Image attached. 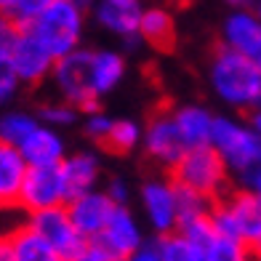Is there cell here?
<instances>
[{
	"label": "cell",
	"instance_id": "32",
	"mask_svg": "<svg viewBox=\"0 0 261 261\" xmlns=\"http://www.w3.org/2000/svg\"><path fill=\"white\" fill-rule=\"evenodd\" d=\"M245 181H248V187H251L253 192L261 195V163L256 165L253 171H248V173H245Z\"/></svg>",
	"mask_w": 261,
	"mask_h": 261
},
{
	"label": "cell",
	"instance_id": "14",
	"mask_svg": "<svg viewBox=\"0 0 261 261\" xmlns=\"http://www.w3.org/2000/svg\"><path fill=\"white\" fill-rule=\"evenodd\" d=\"M30 165H59L64 160V141L51 125L38 123L19 144Z\"/></svg>",
	"mask_w": 261,
	"mask_h": 261
},
{
	"label": "cell",
	"instance_id": "25",
	"mask_svg": "<svg viewBox=\"0 0 261 261\" xmlns=\"http://www.w3.org/2000/svg\"><path fill=\"white\" fill-rule=\"evenodd\" d=\"M160 245V261H195V251L187 243V237L179 232H163L158 237Z\"/></svg>",
	"mask_w": 261,
	"mask_h": 261
},
{
	"label": "cell",
	"instance_id": "22",
	"mask_svg": "<svg viewBox=\"0 0 261 261\" xmlns=\"http://www.w3.org/2000/svg\"><path fill=\"white\" fill-rule=\"evenodd\" d=\"M91 75H93V88H96L99 96L107 93V91H112L117 83L123 80V75H125L123 56L115 54V51H96V54H93Z\"/></svg>",
	"mask_w": 261,
	"mask_h": 261
},
{
	"label": "cell",
	"instance_id": "23",
	"mask_svg": "<svg viewBox=\"0 0 261 261\" xmlns=\"http://www.w3.org/2000/svg\"><path fill=\"white\" fill-rule=\"evenodd\" d=\"M139 139H141V128L134 120H112L110 134L99 141V147H104L112 155H128L139 144Z\"/></svg>",
	"mask_w": 261,
	"mask_h": 261
},
{
	"label": "cell",
	"instance_id": "8",
	"mask_svg": "<svg viewBox=\"0 0 261 261\" xmlns=\"http://www.w3.org/2000/svg\"><path fill=\"white\" fill-rule=\"evenodd\" d=\"M11 67L16 69V75L21 80V86H38L54 72L56 56L45 48V43L24 27L19 32V38L14 40V48L8 54Z\"/></svg>",
	"mask_w": 261,
	"mask_h": 261
},
{
	"label": "cell",
	"instance_id": "2",
	"mask_svg": "<svg viewBox=\"0 0 261 261\" xmlns=\"http://www.w3.org/2000/svg\"><path fill=\"white\" fill-rule=\"evenodd\" d=\"M229 165L224 163L221 152L208 141V144L189 147L179 163L171 168V179L192 187L195 192L208 197L211 203L229 192Z\"/></svg>",
	"mask_w": 261,
	"mask_h": 261
},
{
	"label": "cell",
	"instance_id": "15",
	"mask_svg": "<svg viewBox=\"0 0 261 261\" xmlns=\"http://www.w3.org/2000/svg\"><path fill=\"white\" fill-rule=\"evenodd\" d=\"M62 168V179H64V192L67 200H72L83 192L96 187L99 179V160L91 152H75V155H64V160L59 163Z\"/></svg>",
	"mask_w": 261,
	"mask_h": 261
},
{
	"label": "cell",
	"instance_id": "28",
	"mask_svg": "<svg viewBox=\"0 0 261 261\" xmlns=\"http://www.w3.org/2000/svg\"><path fill=\"white\" fill-rule=\"evenodd\" d=\"M21 86V80L16 75V69L11 67L8 56H0V104H6L16 96V91Z\"/></svg>",
	"mask_w": 261,
	"mask_h": 261
},
{
	"label": "cell",
	"instance_id": "38",
	"mask_svg": "<svg viewBox=\"0 0 261 261\" xmlns=\"http://www.w3.org/2000/svg\"><path fill=\"white\" fill-rule=\"evenodd\" d=\"M6 205V200H3V195H0V208H3Z\"/></svg>",
	"mask_w": 261,
	"mask_h": 261
},
{
	"label": "cell",
	"instance_id": "34",
	"mask_svg": "<svg viewBox=\"0 0 261 261\" xmlns=\"http://www.w3.org/2000/svg\"><path fill=\"white\" fill-rule=\"evenodd\" d=\"M248 120H251V128H253L256 134L261 136V104L256 107V110H251V112H248Z\"/></svg>",
	"mask_w": 261,
	"mask_h": 261
},
{
	"label": "cell",
	"instance_id": "5",
	"mask_svg": "<svg viewBox=\"0 0 261 261\" xmlns=\"http://www.w3.org/2000/svg\"><path fill=\"white\" fill-rule=\"evenodd\" d=\"M211 144L221 152L224 163L237 173H248L261 163V136L251 125L234 123L229 117H213Z\"/></svg>",
	"mask_w": 261,
	"mask_h": 261
},
{
	"label": "cell",
	"instance_id": "20",
	"mask_svg": "<svg viewBox=\"0 0 261 261\" xmlns=\"http://www.w3.org/2000/svg\"><path fill=\"white\" fill-rule=\"evenodd\" d=\"M11 251H14V261H59L56 251L48 245V240L35 232L30 224L19 227L16 232H11Z\"/></svg>",
	"mask_w": 261,
	"mask_h": 261
},
{
	"label": "cell",
	"instance_id": "24",
	"mask_svg": "<svg viewBox=\"0 0 261 261\" xmlns=\"http://www.w3.org/2000/svg\"><path fill=\"white\" fill-rule=\"evenodd\" d=\"M38 123H40V117H32L27 112H8L0 117V141H8V144L19 147Z\"/></svg>",
	"mask_w": 261,
	"mask_h": 261
},
{
	"label": "cell",
	"instance_id": "40",
	"mask_svg": "<svg viewBox=\"0 0 261 261\" xmlns=\"http://www.w3.org/2000/svg\"><path fill=\"white\" fill-rule=\"evenodd\" d=\"M256 62H258V67H261V54H258V59H256Z\"/></svg>",
	"mask_w": 261,
	"mask_h": 261
},
{
	"label": "cell",
	"instance_id": "1",
	"mask_svg": "<svg viewBox=\"0 0 261 261\" xmlns=\"http://www.w3.org/2000/svg\"><path fill=\"white\" fill-rule=\"evenodd\" d=\"M211 83L216 93L237 110L251 112L261 104V67L256 59L221 43L211 62Z\"/></svg>",
	"mask_w": 261,
	"mask_h": 261
},
{
	"label": "cell",
	"instance_id": "3",
	"mask_svg": "<svg viewBox=\"0 0 261 261\" xmlns=\"http://www.w3.org/2000/svg\"><path fill=\"white\" fill-rule=\"evenodd\" d=\"M56 59L77 48L83 35V0H48L38 19L27 27Z\"/></svg>",
	"mask_w": 261,
	"mask_h": 261
},
{
	"label": "cell",
	"instance_id": "18",
	"mask_svg": "<svg viewBox=\"0 0 261 261\" xmlns=\"http://www.w3.org/2000/svg\"><path fill=\"white\" fill-rule=\"evenodd\" d=\"M139 35L152 45V48H158L163 54H171L173 45H176L173 16L168 14V11H163V8H147V11H141Z\"/></svg>",
	"mask_w": 261,
	"mask_h": 261
},
{
	"label": "cell",
	"instance_id": "35",
	"mask_svg": "<svg viewBox=\"0 0 261 261\" xmlns=\"http://www.w3.org/2000/svg\"><path fill=\"white\" fill-rule=\"evenodd\" d=\"M227 3H232V6H248L251 0H227Z\"/></svg>",
	"mask_w": 261,
	"mask_h": 261
},
{
	"label": "cell",
	"instance_id": "17",
	"mask_svg": "<svg viewBox=\"0 0 261 261\" xmlns=\"http://www.w3.org/2000/svg\"><path fill=\"white\" fill-rule=\"evenodd\" d=\"M27 168H30V163L24 160L21 149L16 144L0 141V195H3L6 205H16L19 187L24 181Z\"/></svg>",
	"mask_w": 261,
	"mask_h": 261
},
{
	"label": "cell",
	"instance_id": "30",
	"mask_svg": "<svg viewBox=\"0 0 261 261\" xmlns=\"http://www.w3.org/2000/svg\"><path fill=\"white\" fill-rule=\"evenodd\" d=\"M110 128H112V120H110V117L101 115L99 110L91 112L88 123H86V130H88V136H91L93 141H101L107 134H110Z\"/></svg>",
	"mask_w": 261,
	"mask_h": 261
},
{
	"label": "cell",
	"instance_id": "36",
	"mask_svg": "<svg viewBox=\"0 0 261 261\" xmlns=\"http://www.w3.org/2000/svg\"><path fill=\"white\" fill-rule=\"evenodd\" d=\"M8 6H11V0H0V11H6Z\"/></svg>",
	"mask_w": 261,
	"mask_h": 261
},
{
	"label": "cell",
	"instance_id": "19",
	"mask_svg": "<svg viewBox=\"0 0 261 261\" xmlns=\"http://www.w3.org/2000/svg\"><path fill=\"white\" fill-rule=\"evenodd\" d=\"M96 19L101 21V27L110 32H117L123 38H134L139 32V21H141V8L139 3H117V0H101L96 8Z\"/></svg>",
	"mask_w": 261,
	"mask_h": 261
},
{
	"label": "cell",
	"instance_id": "4",
	"mask_svg": "<svg viewBox=\"0 0 261 261\" xmlns=\"http://www.w3.org/2000/svg\"><path fill=\"white\" fill-rule=\"evenodd\" d=\"M93 51L86 48H72L69 54L59 56L54 64V83L59 93L75 104L77 110L86 112H96L99 110V93L93 88Z\"/></svg>",
	"mask_w": 261,
	"mask_h": 261
},
{
	"label": "cell",
	"instance_id": "6",
	"mask_svg": "<svg viewBox=\"0 0 261 261\" xmlns=\"http://www.w3.org/2000/svg\"><path fill=\"white\" fill-rule=\"evenodd\" d=\"M27 224L48 240V245L56 251L59 261H80L88 237H83L80 229L75 227V221L67 211V203L32 211Z\"/></svg>",
	"mask_w": 261,
	"mask_h": 261
},
{
	"label": "cell",
	"instance_id": "9",
	"mask_svg": "<svg viewBox=\"0 0 261 261\" xmlns=\"http://www.w3.org/2000/svg\"><path fill=\"white\" fill-rule=\"evenodd\" d=\"M144 149L152 160L165 165V168H173V165L179 163V158L189 147L179 134L173 112L160 110L149 117V125H147V134H144Z\"/></svg>",
	"mask_w": 261,
	"mask_h": 261
},
{
	"label": "cell",
	"instance_id": "13",
	"mask_svg": "<svg viewBox=\"0 0 261 261\" xmlns=\"http://www.w3.org/2000/svg\"><path fill=\"white\" fill-rule=\"evenodd\" d=\"M141 203L149 216V224L155 232H173L179 221V205H176L173 181H147L141 189Z\"/></svg>",
	"mask_w": 261,
	"mask_h": 261
},
{
	"label": "cell",
	"instance_id": "16",
	"mask_svg": "<svg viewBox=\"0 0 261 261\" xmlns=\"http://www.w3.org/2000/svg\"><path fill=\"white\" fill-rule=\"evenodd\" d=\"M224 45L240 51L251 59H258L261 54V19L253 14H232L224 24Z\"/></svg>",
	"mask_w": 261,
	"mask_h": 261
},
{
	"label": "cell",
	"instance_id": "11",
	"mask_svg": "<svg viewBox=\"0 0 261 261\" xmlns=\"http://www.w3.org/2000/svg\"><path fill=\"white\" fill-rule=\"evenodd\" d=\"M224 197H227V203L237 219L243 243L248 245L251 253H258L261 251V195L248 187V189L227 192Z\"/></svg>",
	"mask_w": 261,
	"mask_h": 261
},
{
	"label": "cell",
	"instance_id": "10",
	"mask_svg": "<svg viewBox=\"0 0 261 261\" xmlns=\"http://www.w3.org/2000/svg\"><path fill=\"white\" fill-rule=\"evenodd\" d=\"M115 208H117V203L110 195L93 192V189L67 200V211H69V216H72L75 227L80 229L83 237H96L107 227V221H110Z\"/></svg>",
	"mask_w": 261,
	"mask_h": 261
},
{
	"label": "cell",
	"instance_id": "29",
	"mask_svg": "<svg viewBox=\"0 0 261 261\" xmlns=\"http://www.w3.org/2000/svg\"><path fill=\"white\" fill-rule=\"evenodd\" d=\"M19 32H21V27H19L8 14H3V11H0V56H8V54H11V48H14V40L19 38Z\"/></svg>",
	"mask_w": 261,
	"mask_h": 261
},
{
	"label": "cell",
	"instance_id": "31",
	"mask_svg": "<svg viewBox=\"0 0 261 261\" xmlns=\"http://www.w3.org/2000/svg\"><path fill=\"white\" fill-rule=\"evenodd\" d=\"M107 195H110L117 205H123V203H125V184H123L120 179H115V181L110 184V189H107Z\"/></svg>",
	"mask_w": 261,
	"mask_h": 261
},
{
	"label": "cell",
	"instance_id": "37",
	"mask_svg": "<svg viewBox=\"0 0 261 261\" xmlns=\"http://www.w3.org/2000/svg\"><path fill=\"white\" fill-rule=\"evenodd\" d=\"M256 16L261 19V0H258V6H256Z\"/></svg>",
	"mask_w": 261,
	"mask_h": 261
},
{
	"label": "cell",
	"instance_id": "41",
	"mask_svg": "<svg viewBox=\"0 0 261 261\" xmlns=\"http://www.w3.org/2000/svg\"><path fill=\"white\" fill-rule=\"evenodd\" d=\"M256 256H261V251H258V253H256Z\"/></svg>",
	"mask_w": 261,
	"mask_h": 261
},
{
	"label": "cell",
	"instance_id": "27",
	"mask_svg": "<svg viewBox=\"0 0 261 261\" xmlns=\"http://www.w3.org/2000/svg\"><path fill=\"white\" fill-rule=\"evenodd\" d=\"M77 120V110L75 104H45L40 110V123L51 125V128H64V125H72Z\"/></svg>",
	"mask_w": 261,
	"mask_h": 261
},
{
	"label": "cell",
	"instance_id": "7",
	"mask_svg": "<svg viewBox=\"0 0 261 261\" xmlns=\"http://www.w3.org/2000/svg\"><path fill=\"white\" fill-rule=\"evenodd\" d=\"M62 203H67L62 168L59 165H30L24 173V181L19 187L16 205L32 213V211L62 205Z\"/></svg>",
	"mask_w": 261,
	"mask_h": 261
},
{
	"label": "cell",
	"instance_id": "21",
	"mask_svg": "<svg viewBox=\"0 0 261 261\" xmlns=\"http://www.w3.org/2000/svg\"><path fill=\"white\" fill-rule=\"evenodd\" d=\"M173 120L179 125V134L187 141V147H197L211 141L213 115L203 107H181V110L173 112Z\"/></svg>",
	"mask_w": 261,
	"mask_h": 261
},
{
	"label": "cell",
	"instance_id": "26",
	"mask_svg": "<svg viewBox=\"0 0 261 261\" xmlns=\"http://www.w3.org/2000/svg\"><path fill=\"white\" fill-rule=\"evenodd\" d=\"M45 3H48V0H11V6L3 11V14H8L21 30H24L38 19V14L45 8Z\"/></svg>",
	"mask_w": 261,
	"mask_h": 261
},
{
	"label": "cell",
	"instance_id": "12",
	"mask_svg": "<svg viewBox=\"0 0 261 261\" xmlns=\"http://www.w3.org/2000/svg\"><path fill=\"white\" fill-rule=\"evenodd\" d=\"M96 240L110 251L115 258H134L136 248L141 245V232L136 227L134 216L125 211V205H117L112 211L107 227L96 234Z\"/></svg>",
	"mask_w": 261,
	"mask_h": 261
},
{
	"label": "cell",
	"instance_id": "39",
	"mask_svg": "<svg viewBox=\"0 0 261 261\" xmlns=\"http://www.w3.org/2000/svg\"><path fill=\"white\" fill-rule=\"evenodd\" d=\"M117 3H134V0H117Z\"/></svg>",
	"mask_w": 261,
	"mask_h": 261
},
{
	"label": "cell",
	"instance_id": "33",
	"mask_svg": "<svg viewBox=\"0 0 261 261\" xmlns=\"http://www.w3.org/2000/svg\"><path fill=\"white\" fill-rule=\"evenodd\" d=\"M0 261H14V251H11V237L0 234Z\"/></svg>",
	"mask_w": 261,
	"mask_h": 261
}]
</instances>
